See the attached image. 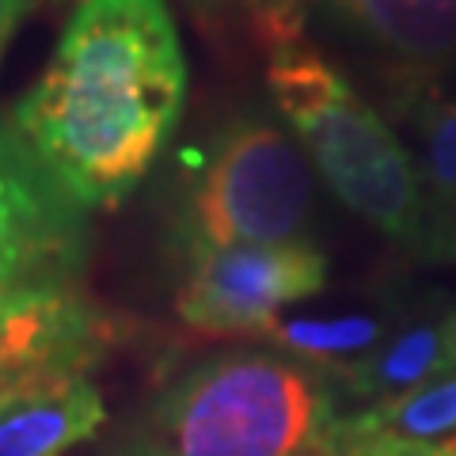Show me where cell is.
Returning <instances> with one entry per match:
<instances>
[{"instance_id":"9","label":"cell","mask_w":456,"mask_h":456,"mask_svg":"<svg viewBox=\"0 0 456 456\" xmlns=\"http://www.w3.org/2000/svg\"><path fill=\"white\" fill-rule=\"evenodd\" d=\"M320 456H456V369L407 395L342 411Z\"/></svg>"},{"instance_id":"10","label":"cell","mask_w":456,"mask_h":456,"mask_svg":"<svg viewBox=\"0 0 456 456\" xmlns=\"http://www.w3.org/2000/svg\"><path fill=\"white\" fill-rule=\"evenodd\" d=\"M449 369H456V305L395 323L365 358L342 365L331 377L342 399L369 407L415 392Z\"/></svg>"},{"instance_id":"14","label":"cell","mask_w":456,"mask_h":456,"mask_svg":"<svg viewBox=\"0 0 456 456\" xmlns=\"http://www.w3.org/2000/svg\"><path fill=\"white\" fill-rule=\"evenodd\" d=\"M38 4V0H0V61H4V50H8V42L12 35L20 31V23L23 16Z\"/></svg>"},{"instance_id":"8","label":"cell","mask_w":456,"mask_h":456,"mask_svg":"<svg viewBox=\"0 0 456 456\" xmlns=\"http://www.w3.org/2000/svg\"><path fill=\"white\" fill-rule=\"evenodd\" d=\"M118 335V316L77 289L0 293V373L46 365L92 369Z\"/></svg>"},{"instance_id":"7","label":"cell","mask_w":456,"mask_h":456,"mask_svg":"<svg viewBox=\"0 0 456 456\" xmlns=\"http://www.w3.org/2000/svg\"><path fill=\"white\" fill-rule=\"evenodd\" d=\"M107 422L92 369L46 365L0 373V456H65Z\"/></svg>"},{"instance_id":"4","label":"cell","mask_w":456,"mask_h":456,"mask_svg":"<svg viewBox=\"0 0 456 456\" xmlns=\"http://www.w3.org/2000/svg\"><path fill=\"white\" fill-rule=\"evenodd\" d=\"M312 164L263 114H232L209 134L179 198L183 251L232 244H289L312 217Z\"/></svg>"},{"instance_id":"11","label":"cell","mask_w":456,"mask_h":456,"mask_svg":"<svg viewBox=\"0 0 456 456\" xmlns=\"http://www.w3.org/2000/svg\"><path fill=\"white\" fill-rule=\"evenodd\" d=\"M395 118L426 198L434 248L445 251L456 228V92L426 77L403 80L395 92Z\"/></svg>"},{"instance_id":"2","label":"cell","mask_w":456,"mask_h":456,"mask_svg":"<svg viewBox=\"0 0 456 456\" xmlns=\"http://www.w3.org/2000/svg\"><path fill=\"white\" fill-rule=\"evenodd\" d=\"M342 411L327 369L270 346L221 350L164 380L114 456H320Z\"/></svg>"},{"instance_id":"3","label":"cell","mask_w":456,"mask_h":456,"mask_svg":"<svg viewBox=\"0 0 456 456\" xmlns=\"http://www.w3.org/2000/svg\"><path fill=\"white\" fill-rule=\"evenodd\" d=\"M263 42L270 50V99L301 141L305 160L320 171L338 202L395 244L434 248L430 213L415 164L384 114L354 92L346 73L297 38L289 4L266 0L259 8Z\"/></svg>"},{"instance_id":"12","label":"cell","mask_w":456,"mask_h":456,"mask_svg":"<svg viewBox=\"0 0 456 456\" xmlns=\"http://www.w3.org/2000/svg\"><path fill=\"white\" fill-rule=\"evenodd\" d=\"M369 38L419 65L456 61V0H331Z\"/></svg>"},{"instance_id":"1","label":"cell","mask_w":456,"mask_h":456,"mask_svg":"<svg viewBox=\"0 0 456 456\" xmlns=\"http://www.w3.org/2000/svg\"><path fill=\"white\" fill-rule=\"evenodd\" d=\"M187 57L167 0H80L12 126L53 179L99 213L134 194L171 141Z\"/></svg>"},{"instance_id":"13","label":"cell","mask_w":456,"mask_h":456,"mask_svg":"<svg viewBox=\"0 0 456 456\" xmlns=\"http://www.w3.org/2000/svg\"><path fill=\"white\" fill-rule=\"evenodd\" d=\"M399 320L384 316V312H285V316L259 335L270 350H281L297 362L320 365L327 373H338L342 365L365 358L377 342L392 331Z\"/></svg>"},{"instance_id":"6","label":"cell","mask_w":456,"mask_h":456,"mask_svg":"<svg viewBox=\"0 0 456 456\" xmlns=\"http://www.w3.org/2000/svg\"><path fill=\"white\" fill-rule=\"evenodd\" d=\"M92 255V213L0 114V293L77 289Z\"/></svg>"},{"instance_id":"5","label":"cell","mask_w":456,"mask_h":456,"mask_svg":"<svg viewBox=\"0 0 456 456\" xmlns=\"http://www.w3.org/2000/svg\"><path fill=\"white\" fill-rule=\"evenodd\" d=\"M327 285V255L308 240L232 244L179 255L175 312L209 338L266 335L293 305Z\"/></svg>"},{"instance_id":"15","label":"cell","mask_w":456,"mask_h":456,"mask_svg":"<svg viewBox=\"0 0 456 456\" xmlns=\"http://www.w3.org/2000/svg\"><path fill=\"white\" fill-rule=\"evenodd\" d=\"M445 251H449V255H456V228H452V236L445 240Z\"/></svg>"}]
</instances>
